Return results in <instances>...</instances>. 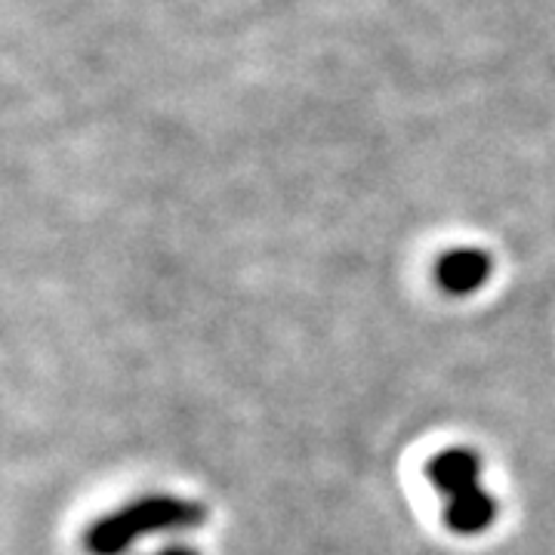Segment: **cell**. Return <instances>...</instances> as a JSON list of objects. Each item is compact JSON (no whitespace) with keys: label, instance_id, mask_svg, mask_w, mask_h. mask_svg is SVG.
<instances>
[{"label":"cell","instance_id":"cell-3","mask_svg":"<svg viewBox=\"0 0 555 555\" xmlns=\"http://www.w3.org/2000/svg\"><path fill=\"white\" fill-rule=\"evenodd\" d=\"M426 476L433 481L438 494L444 500H451L456 494H466L481 485V456L473 448H448V451H438L429 466H426Z\"/></svg>","mask_w":555,"mask_h":555},{"label":"cell","instance_id":"cell-5","mask_svg":"<svg viewBox=\"0 0 555 555\" xmlns=\"http://www.w3.org/2000/svg\"><path fill=\"white\" fill-rule=\"evenodd\" d=\"M145 555H201L195 546H189V543H167V546H160L155 553H145Z\"/></svg>","mask_w":555,"mask_h":555},{"label":"cell","instance_id":"cell-2","mask_svg":"<svg viewBox=\"0 0 555 555\" xmlns=\"http://www.w3.org/2000/svg\"><path fill=\"white\" fill-rule=\"evenodd\" d=\"M494 272V262L485 250L460 247L436 262V284L448 297H473Z\"/></svg>","mask_w":555,"mask_h":555},{"label":"cell","instance_id":"cell-4","mask_svg":"<svg viewBox=\"0 0 555 555\" xmlns=\"http://www.w3.org/2000/svg\"><path fill=\"white\" fill-rule=\"evenodd\" d=\"M444 525L460 537H478L485 534L491 525L500 516V503H496L494 494H488L481 485L473 488V491H466V494H456L451 496L448 503H444Z\"/></svg>","mask_w":555,"mask_h":555},{"label":"cell","instance_id":"cell-1","mask_svg":"<svg viewBox=\"0 0 555 555\" xmlns=\"http://www.w3.org/2000/svg\"><path fill=\"white\" fill-rule=\"evenodd\" d=\"M207 521V506L173 494H145L105 513L83 531L87 555H127L145 537L185 534Z\"/></svg>","mask_w":555,"mask_h":555}]
</instances>
